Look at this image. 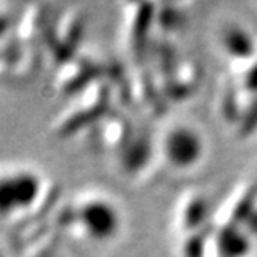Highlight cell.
<instances>
[{"mask_svg":"<svg viewBox=\"0 0 257 257\" xmlns=\"http://www.w3.org/2000/svg\"><path fill=\"white\" fill-rule=\"evenodd\" d=\"M47 178L27 163L0 164V223L16 225L28 220L42 206Z\"/></svg>","mask_w":257,"mask_h":257,"instance_id":"cell-1","label":"cell"},{"mask_svg":"<svg viewBox=\"0 0 257 257\" xmlns=\"http://www.w3.org/2000/svg\"><path fill=\"white\" fill-rule=\"evenodd\" d=\"M70 225L84 240L95 245H108L121 235L124 215L113 198L102 194H88L73 203Z\"/></svg>","mask_w":257,"mask_h":257,"instance_id":"cell-2","label":"cell"},{"mask_svg":"<svg viewBox=\"0 0 257 257\" xmlns=\"http://www.w3.org/2000/svg\"><path fill=\"white\" fill-rule=\"evenodd\" d=\"M160 152L171 169L191 172L198 168L206 157V137L195 124L175 122L163 134Z\"/></svg>","mask_w":257,"mask_h":257,"instance_id":"cell-3","label":"cell"},{"mask_svg":"<svg viewBox=\"0 0 257 257\" xmlns=\"http://www.w3.org/2000/svg\"><path fill=\"white\" fill-rule=\"evenodd\" d=\"M243 82H245V87L249 91H257V59L252 61L248 65V70H246V75H245Z\"/></svg>","mask_w":257,"mask_h":257,"instance_id":"cell-4","label":"cell"},{"mask_svg":"<svg viewBox=\"0 0 257 257\" xmlns=\"http://www.w3.org/2000/svg\"><path fill=\"white\" fill-rule=\"evenodd\" d=\"M0 257H11V252H10L8 246H5L2 240H0Z\"/></svg>","mask_w":257,"mask_h":257,"instance_id":"cell-5","label":"cell"}]
</instances>
